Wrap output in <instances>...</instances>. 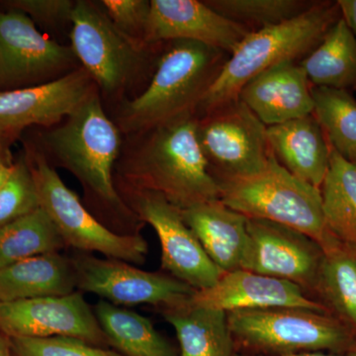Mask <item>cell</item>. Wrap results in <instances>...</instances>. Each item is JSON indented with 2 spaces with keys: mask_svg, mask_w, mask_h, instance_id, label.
<instances>
[{
  "mask_svg": "<svg viewBox=\"0 0 356 356\" xmlns=\"http://www.w3.org/2000/svg\"><path fill=\"white\" fill-rule=\"evenodd\" d=\"M64 121L43 136L49 153L79 180L86 195L111 218L114 232L140 234L144 222L130 209L115 184L120 131L105 113L97 91Z\"/></svg>",
  "mask_w": 356,
  "mask_h": 356,
  "instance_id": "obj_1",
  "label": "cell"
},
{
  "mask_svg": "<svg viewBox=\"0 0 356 356\" xmlns=\"http://www.w3.org/2000/svg\"><path fill=\"white\" fill-rule=\"evenodd\" d=\"M122 170L124 191L159 194L179 210L220 199L197 137V117L189 116L145 133Z\"/></svg>",
  "mask_w": 356,
  "mask_h": 356,
  "instance_id": "obj_2",
  "label": "cell"
},
{
  "mask_svg": "<svg viewBox=\"0 0 356 356\" xmlns=\"http://www.w3.org/2000/svg\"><path fill=\"white\" fill-rule=\"evenodd\" d=\"M227 54L197 42L173 41L159 58L147 88L122 109L120 126L147 133L189 116L226 62Z\"/></svg>",
  "mask_w": 356,
  "mask_h": 356,
  "instance_id": "obj_3",
  "label": "cell"
},
{
  "mask_svg": "<svg viewBox=\"0 0 356 356\" xmlns=\"http://www.w3.org/2000/svg\"><path fill=\"white\" fill-rule=\"evenodd\" d=\"M339 14L337 2H315L293 19L248 33L229 54L197 114L202 116L238 100L243 86L269 67L309 55L339 19Z\"/></svg>",
  "mask_w": 356,
  "mask_h": 356,
  "instance_id": "obj_4",
  "label": "cell"
},
{
  "mask_svg": "<svg viewBox=\"0 0 356 356\" xmlns=\"http://www.w3.org/2000/svg\"><path fill=\"white\" fill-rule=\"evenodd\" d=\"M218 182L220 200L248 219L296 229L323 250L337 241L325 226L320 189L294 177L274 156L261 172Z\"/></svg>",
  "mask_w": 356,
  "mask_h": 356,
  "instance_id": "obj_5",
  "label": "cell"
},
{
  "mask_svg": "<svg viewBox=\"0 0 356 356\" xmlns=\"http://www.w3.org/2000/svg\"><path fill=\"white\" fill-rule=\"evenodd\" d=\"M234 346L245 355L341 353L355 343V334L331 314L301 308H273L228 313Z\"/></svg>",
  "mask_w": 356,
  "mask_h": 356,
  "instance_id": "obj_6",
  "label": "cell"
},
{
  "mask_svg": "<svg viewBox=\"0 0 356 356\" xmlns=\"http://www.w3.org/2000/svg\"><path fill=\"white\" fill-rule=\"evenodd\" d=\"M31 156L28 163L38 192L40 208L53 222L65 247L84 254L98 252L106 259L128 264L146 261L149 245L144 236L112 231L86 209L43 154L32 153Z\"/></svg>",
  "mask_w": 356,
  "mask_h": 356,
  "instance_id": "obj_7",
  "label": "cell"
},
{
  "mask_svg": "<svg viewBox=\"0 0 356 356\" xmlns=\"http://www.w3.org/2000/svg\"><path fill=\"white\" fill-rule=\"evenodd\" d=\"M197 137L217 180L255 175L273 156L266 126L240 99L197 117Z\"/></svg>",
  "mask_w": 356,
  "mask_h": 356,
  "instance_id": "obj_8",
  "label": "cell"
},
{
  "mask_svg": "<svg viewBox=\"0 0 356 356\" xmlns=\"http://www.w3.org/2000/svg\"><path fill=\"white\" fill-rule=\"evenodd\" d=\"M76 290L116 306L147 304L159 310L191 301L196 290L165 273H149L128 262L84 252L70 257Z\"/></svg>",
  "mask_w": 356,
  "mask_h": 356,
  "instance_id": "obj_9",
  "label": "cell"
},
{
  "mask_svg": "<svg viewBox=\"0 0 356 356\" xmlns=\"http://www.w3.org/2000/svg\"><path fill=\"white\" fill-rule=\"evenodd\" d=\"M70 25V48L95 86L108 95L125 88L142 65L146 46L128 38L90 2L76 1Z\"/></svg>",
  "mask_w": 356,
  "mask_h": 356,
  "instance_id": "obj_10",
  "label": "cell"
},
{
  "mask_svg": "<svg viewBox=\"0 0 356 356\" xmlns=\"http://www.w3.org/2000/svg\"><path fill=\"white\" fill-rule=\"evenodd\" d=\"M76 56L21 11L0 13V91L49 83L76 69Z\"/></svg>",
  "mask_w": 356,
  "mask_h": 356,
  "instance_id": "obj_11",
  "label": "cell"
},
{
  "mask_svg": "<svg viewBox=\"0 0 356 356\" xmlns=\"http://www.w3.org/2000/svg\"><path fill=\"white\" fill-rule=\"evenodd\" d=\"M125 191L130 209L158 236L161 268L196 291L214 286L224 273L206 254L184 222L181 211L153 192Z\"/></svg>",
  "mask_w": 356,
  "mask_h": 356,
  "instance_id": "obj_12",
  "label": "cell"
},
{
  "mask_svg": "<svg viewBox=\"0 0 356 356\" xmlns=\"http://www.w3.org/2000/svg\"><path fill=\"white\" fill-rule=\"evenodd\" d=\"M248 243L242 269L298 285L314 298L324 250L296 229L248 219ZM315 299V298H314Z\"/></svg>",
  "mask_w": 356,
  "mask_h": 356,
  "instance_id": "obj_13",
  "label": "cell"
},
{
  "mask_svg": "<svg viewBox=\"0 0 356 356\" xmlns=\"http://www.w3.org/2000/svg\"><path fill=\"white\" fill-rule=\"evenodd\" d=\"M0 332L10 337H67L95 346L107 343L83 293L0 302Z\"/></svg>",
  "mask_w": 356,
  "mask_h": 356,
  "instance_id": "obj_14",
  "label": "cell"
},
{
  "mask_svg": "<svg viewBox=\"0 0 356 356\" xmlns=\"http://www.w3.org/2000/svg\"><path fill=\"white\" fill-rule=\"evenodd\" d=\"M95 90L88 72L79 67L49 83L0 91V133L13 139L30 126L51 127L74 114Z\"/></svg>",
  "mask_w": 356,
  "mask_h": 356,
  "instance_id": "obj_15",
  "label": "cell"
},
{
  "mask_svg": "<svg viewBox=\"0 0 356 356\" xmlns=\"http://www.w3.org/2000/svg\"><path fill=\"white\" fill-rule=\"evenodd\" d=\"M198 0H151L145 44L192 41L231 54L250 33Z\"/></svg>",
  "mask_w": 356,
  "mask_h": 356,
  "instance_id": "obj_16",
  "label": "cell"
},
{
  "mask_svg": "<svg viewBox=\"0 0 356 356\" xmlns=\"http://www.w3.org/2000/svg\"><path fill=\"white\" fill-rule=\"evenodd\" d=\"M191 302L193 305L226 313L301 308L330 314L320 301L312 298L298 285L245 269L222 274L214 286L196 291Z\"/></svg>",
  "mask_w": 356,
  "mask_h": 356,
  "instance_id": "obj_17",
  "label": "cell"
},
{
  "mask_svg": "<svg viewBox=\"0 0 356 356\" xmlns=\"http://www.w3.org/2000/svg\"><path fill=\"white\" fill-rule=\"evenodd\" d=\"M238 99L266 126L313 114L312 86L300 64L280 63L257 74L241 90Z\"/></svg>",
  "mask_w": 356,
  "mask_h": 356,
  "instance_id": "obj_18",
  "label": "cell"
},
{
  "mask_svg": "<svg viewBox=\"0 0 356 356\" xmlns=\"http://www.w3.org/2000/svg\"><path fill=\"white\" fill-rule=\"evenodd\" d=\"M274 158L302 181L321 188L330 165L331 147L313 114L267 127Z\"/></svg>",
  "mask_w": 356,
  "mask_h": 356,
  "instance_id": "obj_19",
  "label": "cell"
},
{
  "mask_svg": "<svg viewBox=\"0 0 356 356\" xmlns=\"http://www.w3.org/2000/svg\"><path fill=\"white\" fill-rule=\"evenodd\" d=\"M180 211L206 254L222 273L242 269L248 243L247 217L220 199Z\"/></svg>",
  "mask_w": 356,
  "mask_h": 356,
  "instance_id": "obj_20",
  "label": "cell"
},
{
  "mask_svg": "<svg viewBox=\"0 0 356 356\" xmlns=\"http://www.w3.org/2000/svg\"><path fill=\"white\" fill-rule=\"evenodd\" d=\"M76 291L70 257L51 252L0 268V302L64 296Z\"/></svg>",
  "mask_w": 356,
  "mask_h": 356,
  "instance_id": "obj_21",
  "label": "cell"
},
{
  "mask_svg": "<svg viewBox=\"0 0 356 356\" xmlns=\"http://www.w3.org/2000/svg\"><path fill=\"white\" fill-rule=\"evenodd\" d=\"M159 311L177 334L180 356H235L226 312L191 301Z\"/></svg>",
  "mask_w": 356,
  "mask_h": 356,
  "instance_id": "obj_22",
  "label": "cell"
},
{
  "mask_svg": "<svg viewBox=\"0 0 356 356\" xmlns=\"http://www.w3.org/2000/svg\"><path fill=\"white\" fill-rule=\"evenodd\" d=\"M300 65L312 86L356 88V39L341 18Z\"/></svg>",
  "mask_w": 356,
  "mask_h": 356,
  "instance_id": "obj_23",
  "label": "cell"
},
{
  "mask_svg": "<svg viewBox=\"0 0 356 356\" xmlns=\"http://www.w3.org/2000/svg\"><path fill=\"white\" fill-rule=\"evenodd\" d=\"M93 311L107 343L123 356H177L153 323L137 312L99 300Z\"/></svg>",
  "mask_w": 356,
  "mask_h": 356,
  "instance_id": "obj_24",
  "label": "cell"
},
{
  "mask_svg": "<svg viewBox=\"0 0 356 356\" xmlns=\"http://www.w3.org/2000/svg\"><path fill=\"white\" fill-rule=\"evenodd\" d=\"M314 296L355 334L356 254L339 241L324 248Z\"/></svg>",
  "mask_w": 356,
  "mask_h": 356,
  "instance_id": "obj_25",
  "label": "cell"
},
{
  "mask_svg": "<svg viewBox=\"0 0 356 356\" xmlns=\"http://www.w3.org/2000/svg\"><path fill=\"white\" fill-rule=\"evenodd\" d=\"M320 191L327 231L356 252V163L331 147L329 170Z\"/></svg>",
  "mask_w": 356,
  "mask_h": 356,
  "instance_id": "obj_26",
  "label": "cell"
},
{
  "mask_svg": "<svg viewBox=\"0 0 356 356\" xmlns=\"http://www.w3.org/2000/svg\"><path fill=\"white\" fill-rule=\"evenodd\" d=\"M65 248L48 215L41 208L0 227V268L36 255Z\"/></svg>",
  "mask_w": 356,
  "mask_h": 356,
  "instance_id": "obj_27",
  "label": "cell"
},
{
  "mask_svg": "<svg viewBox=\"0 0 356 356\" xmlns=\"http://www.w3.org/2000/svg\"><path fill=\"white\" fill-rule=\"evenodd\" d=\"M313 115L330 146L356 163V99L344 89L312 86Z\"/></svg>",
  "mask_w": 356,
  "mask_h": 356,
  "instance_id": "obj_28",
  "label": "cell"
},
{
  "mask_svg": "<svg viewBox=\"0 0 356 356\" xmlns=\"http://www.w3.org/2000/svg\"><path fill=\"white\" fill-rule=\"evenodd\" d=\"M206 3L218 13L252 32L293 19L308 10L315 2L303 0H209Z\"/></svg>",
  "mask_w": 356,
  "mask_h": 356,
  "instance_id": "obj_29",
  "label": "cell"
},
{
  "mask_svg": "<svg viewBox=\"0 0 356 356\" xmlns=\"http://www.w3.org/2000/svg\"><path fill=\"white\" fill-rule=\"evenodd\" d=\"M38 192L29 163L21 159L0 188V227L38 210Z\"/></svg>",
  "mask_w": 356,
  "mask_h": 356,
  "instance_id": "obj_30",
  "label": "cell"
},
{
  "mask_svg": "<svg viewBox=\"0 0 356 356\" xmlns=\"http://www.w3.org/2000/svg\"><path fill=\"white\" fill-rule=\"evenodd\" d=\"M13 356H123L76 337H13Z\"/></svg>",
  "mask_w": 356,
  "mask_h": 356,
  "instance_id": "obj_31",
  "label": "cell"
},
{
  "mask_svg": "<svg viewBox=\"0 0 356 356\" xmlns=\"http://www.w3.org/2000/svg\"><path fill=\"white\" fill-rule=\"evenodd\" d=\"M104 13L124 35L143 46L145 44L151 1L147 0H103Z\"/></svg>",
  "mask_w": 356,
  "mask_h": 356,
  "instance_id": "obj_32",
  "label": "cell"
},
{
  "mask_svg": "<svg viewBox=\"0 0 356 356\" xmlns=\"http://www.w3.org/2000/svg\"><path fill=\"white\" fill-rule=\"evenodd\" d=\"M14 10L21 11L46 25H58L69 21L76 1L70 0H11L4 2Z\"/></svg>",
  "mask_w": 356,
  "mask_h": 356,
  "instance_id": "obj_33",
  "label": "cell"
},
{
  "mask_svg": "<svg viewBox=\"0 0 356 356\" xmlns=\"http://www.w3.org/2000/svg\"><path fill=\"white\" fill-rule=\"evenodd\" d=\"M337 3L341 19L346 22L356 39V0H339Z\"/></svg>",
  "mask_w": 356,
  "mask_h": 356,
  "instance_id": "obj_34",
  "label": "cell"
},
{
  "mask_svg": "<svg viewBox=\"0 0 356 356\" xmlns=\"http://www.w3.org/2000/svg\"><path fill=\"white\" fill-rule=\"evenodd\" d=\"M14 163H11L8 152L0 151V188L13 172Z\"/></svg>",
  "mask_w": 356,
  "mask_h": 356,
  "instance_id": "obj_35",
  "label": "cell"
},
{
  "mask_svg": "<svg viewBox=\"0 0 356 356\" xmlns=\"http://www.w3.org/2000/svg\"><path fill=\"white\" fill-rule=\"evenodd\" d=\"M0 356H13L10 339L2 332H0Z\"/></svg>",
  "mask_w": 356,
  "mask_h": 356,
  "instance_id": "obj_36",
  "label": "cell"
},
{
  "mask_svg": "<svg viewBox=\"0 0 356 356\" xmlns=\"http://www.w3.org/2000/svg\"><path fill=\"white\" fill-rule=\"evenodd\" d=\"M235 356H266L245 355V353H236ZM280 356H343L341 353H327V351H315V353H295V355H280Z\"/></svg>",
  "mask_w": 356,
  "mask_h": 356,
  "instance_id": "obj_37",
  "label": "cell"
},
{
  "mask_svg": "<svg viewBox=\"0 0 356 356\" xmlns=\"http://www.w3.org/2000/svg\"><path fill=\"white\" fill-rule=\"evenodd\" d=\"M10 140L3 134L0 133V151L8 152L7 149V142Z\"/></svg>",
  "mask_w": 356,
  "mask_h": 356,
  "instance_id": "obj_38",
  "label": "cell"
},
{
  "mask_svg": "<svg viewBox=\"0 0 356 356\" xmlns=\"http://www.w3.org/2000/svg\"><path fill=\"white\" fill-rule=\"evenodd\" d=\"M348 356H356V341L350 346V350H348Z\"/></svg>",
  "mask_w": 356,
  "mask_h": 356,
  "instance_id": "obj_39",
  "label": "cell"
},
{
  "mask_svg": "<svg viewBox=\"0 0 356 356\" xmlns=\"http://www.w3.org/2000/svg\"><path fill=\"white\" fill-rule=\"evenodd\" d=\"M355 252V254H356V252Z\"/></svg>",
  "mask_w": 356,
  "mask_h": 356,
  "instance_id": "obj_40",
  "label": "cell"
}]
</instances>
